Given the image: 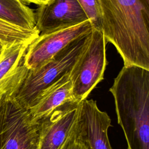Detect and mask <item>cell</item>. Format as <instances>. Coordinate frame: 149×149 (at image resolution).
<instances>
[{
  "mask_svg": "<svg viewBox=\"0 0 149 149\" xmlns=\"http://www.w3.org/2000/svg\"><path fill=\"white\" fill-rule=\"evenodd\" d=\"M61 149H89L80 134L79 122Z\"/></svg>",
  "mask_w": 149,
  "mask_h": 149,
  "instance_id": "9a60e30c",
  "label": "cell"
},
{
  "mask_svg": "<svg viewBox=\"0 0 149 149\" xmlns=\"http://www.w3.org/2000/svg\"><path fill=\"white\" fill-rule=\"evenodd\" d=\"M109 91L127 149H149V70L123 66Z\"/></svg>",
  "mask_w": 149,
  "mask_h": 149,
  "instance_id": "7a4b0ae2",
  "label": "cell"
},
{
  "mask_svg": "<svg viewBox=\"0 0 149 149\" xmlns=\"http://www.w3.org/2000/svg\"><path fill=\"white\" fill-rule=\"evenodd\" d=\"M39 34L36 27L23 29L0 20V40L5 47L18 42H31Z\"/></svg>",
  "mask_w": 149,
  "mask_h": 149,
  "instance_id": "4fadbf2b",
  "label": "cell"
},
{
  "mask_svg": "<svg viewBox=\"0 0 149 149\" xmlns=\"http://www.w3.org/2000/svg\"><path fill=\"white\" fill-rule=\"evenodd\" d=\"M89 20L79 24L41 34L29 45L23 58V64L29 70L41 68L57 53L77 38L91 33Z\"/></svg>",
  "mask_w": 149,
  "mask_h": 149,
  "instance_id": "8992f818",
  "label": "cell"
},
{
  "mask_svg": "<svg viewBox=\"0 0 149 149\" xmlns=\"http://www.w3.org/2000/svg\"><path fill=\"white\" fill-rule=\"evenodd\" d=\"M111 126L109 116L98 107L96 101L86 99L80 102L79 127L89 149H112L108 134Z\"/></svg>",
  "mask_w": 149,
  "mask_h": 149,
  "instance_id": "9c48e42d",
  "label": "cell"
},
{
  "mask_svg": "<svg viewBox=\"0 0 149 149\" xmlns=\"http://www.w3.org/2000/svg\"><path fill=\"white\" fill-rule=\"evenodd\" d=\"M36 28L47 34L88 20L77 0H49L35 12Z\"/></svg>",
  "mask_w": 149,
  "mask_h": 149,
  "instance_id": "ba28073f",
  "label": "cell"
},
{
  "mask_svg": "<svg viewBox=\"0 0 149 149\" xmlns=\"http://www.w3.org/2000/svg\"><path fill=\"white\" fill-rule=\"evenodd\" d=\"M80 102H66L38 122V149L61 148L78 123Z\"/></svg>",
  "mask_w": 149,
  "mask_h": 149,
  "instance_id": "52a82bcc",
  "label": "cell"
},
{
  "mask_svg": "<svg viewBox=\"0 0 149 149\" xmlns=\"http://www.w3.org/2000/svg\"><path fill=\"white\" fill-rule=\"evenodd\" d=\"M39 127L10 96L0 107V149H38Z\"/></svg>",
  "mask_w": 149,
  "mask_h": 149,
  "instance_id": "5b68a950",
  "label": "cell"
},
{
  "mask_svg": "<svg viewBox=\"0 0 149 149\" xmlns=\"http://www.w3.org/2000/svg\"><path fill=\"white\" fill-rule=\"evenodd\" d=\"M91 33L69 43L39 69H27L20 84L10 97L24 108L30 109L45 90L70 73L87 48Z\"/></svg>",
  "mask_w": 149,
  "mask_h": 149,
  "instance_id": "3957f363",
  "label": "cell"
},
{
  "mask_svg": "<svg viewBox=\"0 0 149 149\" xmlns=\"http://www.w3.org/2000/svg\"><path fill=\"white\" fill-rule=\"evenodd\" d=\"M107 42L102 31L93 29L90 42L70 73L74 100L80 102L104 79Z\"/></svg>",
  "mask_w": 149,
  "mask_h": 149,
  "instance_id": "277c9868",
  "label": "cell"
},
{
  "mask_svg": "<svg viewBox=\"0 0 149 149\" xmlns=\"http://www.w3.org/2000/svg\"><path fill=\"white\" fill-rule=\"evenodd\" d=\"M6 96H8V95H6ZM5 97H6V96L3 97H2V98H0V107H1V104H2V101H3V99H4V98H5Z\"/></svg>",
  "mask_w": 149,
  "mask_h": 149,
  "instance_id": "ac0fdd59",
  "label": "cell"
},
{
  "mask_svg": "<svg viewBox=\"0 0 149 149\" xmlns=\"http://www.w3.org/2000/svg\"><path fill=\"white\" fill-rule=\"evenodd\" d=\"M101 31L124 66L149 70V0H98Z\"/></svg>",
  "mask_w": 149,
  "mask_h": 149,
  "instance_id": "6da1fadb",
  "label": "cell"
},
{
  "mask_svg": "<svg viewBox=\"0 0 149 149\" xmlns=\"http://www.w3.org/2000/svg\"><path fill=\"white\" fill-rule=\"evenodd\" d=\"M5 47V46L3 45V44L2 42V41L0 40V55H1V54L2 53L4 48Z\"/></svg>",
  "mask_w": 149,
  "mask_h": 149,
  "instance_id": "e0dca14e",
  "label": "cell"
},
{
  "mask_svg": "<svg viewBox=\"0 0 149 149\" xmlns=\"http://www.w3.org/2000/svg\"><path fill=\"white\" fill-rule=\"evenodd\" d=\"M71 101L75 100L73 97L72 82L69 73L41 94L36 104L28 109L30 119L33 122L38 123L55 108Z\"/></svg>",
  "mask_w": 149,
  "mask_h": 149,
  "instance_id": "8fae6325",
  "label": "cell"
},
{
  "mask_svg": "<svg viewBox=\"0 0 149 149\" xmlns=\"http://www.w3.org/2000/svg\"><path fill=\"white\" fill-rule=\"evenodd\" d=\"M93 29L101 31V14L98 0H77Z\"/></svg>",
  "mask_w": 149,
  "mask_h": 149,
  "instance_id": "5bb4252c",
  "label": "cell"
},
{
  "mask_svg": "<svg viewBox=\"0 0 149 149\" xmlns=\"http://www.w3.org/2000/svg\"><path fill=\"white\" fill-rule=\"evenodd\" d=\"M0 20L23 29L36 27L35 12L21 0H0Z\"/></svg>",
  "mask_w": 149,
  "mask_h": 149,
  "instance_id": "7c38bea8",
  "label": "cell"
},
{
  "mask_svg": "<svg viewBox=\"0 0 149 149\" xmlns=\"http://www.w3.org/2000/svg\"><path fill=\"white\" fill-rule=\"evenodd\" d=\"M31 42L6 46L0 55V98L11 96L20 84L27 68L23 58Z\"/></svg>",
  "mask_w": 149,
  "mask_h": 149,
  "instance_id": "30bf717a",
  "label": "cell"
},
{
  "mask_svg": "<svg viewBox=\"0 0 149 149\" xmlns=\"http://www.w3.org/2000/svg\"><path fill=\"white\" fill-rule=\"evenodd\" d=\"M23 3L30 4L34 3L38 5H41L42 4H44L47 3L49 0H21Z\"/></svg>",
  "mask_w": 149,
  "mask_h": 149,
  "instance_id": "2e32d148",
  "label": "cell"
}]
</instances>
